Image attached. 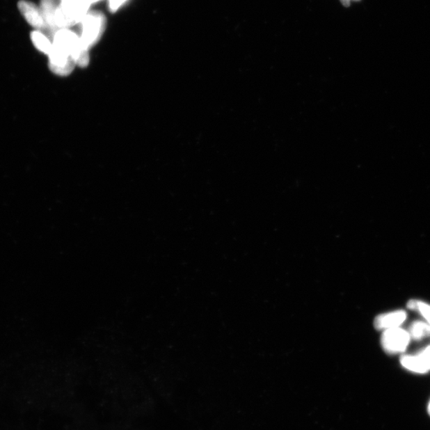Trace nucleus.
Masks as SVG:
<instances>
[{
	"label": "nucleus",
	"instance_id": "1",
	"mask_svg": "<svg viewBox=\"0 0 430 430\" xmlns=\"http://www.w3.org/2000/svg\"><path fill=\"white\" fill-rule=\"evenodd\" d=\"M54 44L67 51L76 65L86 67L90 63L89 49L82 42L81 37L68 29H60L55 33Z\"/></svg>",
	"mask_w": 430,
	"mask_h": 430
},
{
	"label": "nucleus",
	"instance_id": "2",
	"mask_svg": "<svg viewBox=\"0 0 430 430\" xmlns=\"http://www.w3.org/2000/svg\"><path fill=\"white\" fill-rule=\"evenodd\" d=\"M90 4V0H62L55 15L58 29H67L80 23L88 14Z\"/></svg>",
	"mask_w": 430,
	"mask_h": 430
},
{
	"label": "nucleus",
	"instance_id": "3",
	"mask_svg": "<svg viewBox=\"0 0 430 430\" xmlns=\"http://www.w3.org/2000/svg\"><path fill=\"white\" fill-rule=\"evenodd\" d=\"M106 16L99 12L88 13L82 19L81 40L88 49L100 40L106 29Z\"/></svg>",
	"mask_w": 430,
	"mask_h": 430
},
{
	"label": "nucleus",
	"instance_id": "4",
	"mask_svg": "<svg viewBox=\"0 0 430 430\" xmlns=\"http://www.w3.org/2000/svg\"><path fill=\"white\" fill-rule=\"evenodd\" d=\"M411 339L409 332L399 327L393 328L385 331L382 335L381 344L385 352L397 354L406 351Z\"/></svg>",
	"mask_w": 430,
	"mask_h": 430
},
{
	"label": "nucleus",
	"instance_id": "5",
	"mask_svg": "<svg viewBox=\"0 0 430 430\" xmlns=\"http://www.w3.org/2000/svg\"><path fill=\"white\" fill-rule=\"evenodd\" d=\"M49 69L55 74L67 76L74 70L76 63L71 55L64 49L53 43L51 52L48 54Z\"/></svg>",
	"mask_w": 430,
	"mask_h": 430
},
{
	"label": "nucleus",
	"instance_id": "6",
	"mask_svg": "<svg viewBox=\"0 0 430 430\" xmlns=\"http://www.w3.org/2000/svg\"><path fill=\"white\" fill-rule=\"evenodd\" d=\"M401 365L407 370L423 374L430 371V346L426 347L418 354L413 356H402L400 358Z\"/></svg>",
	"mask_w": 430,
	"mask_h": 430
},
{
	"label": "nucleus",
	"instance_id": "7",
	"mask_svg": "<svg viewBox=\"0 0 430 430\" xmlns=\"http://www.w3.org/2000/svg\"><path fill=\"white\" fill-rule=\"evenodd\" d=\"M18 7L22 15L32 26L41 30L46 29L47 26L46 20L44 19L41 9L38 8L35 4L21 0Z\"/></svg>",
	"mask_w": 430,
	"mask_h": 430
},
{
	"label": "nucleus",
	"instance_id": "8",
	"mask_svg": "<svg viewBox=\"0 0 430 430\" xmlns=\"http://www.w3.org/2000/svg\"><path fill=\"white\" fill-rule=\"evenodd\" d=\"M407 314L404 310L382 314L374 319V326L377 330L398 328L406 319Z\"/></svg>",
	"mask_w": 430,
	"mask_h": 430
},
{
	"label": "nucleus",
	"instance_id": "9",
	"mask_svg": "<svg viewBox=\"0 0 430 430\" xmlns=\"http://www.w3.org/2000/svg\"><path fill=\"white\" fill-rule=\"evenodd\" d=\"M57 5L55 0H42L41 10L46 20L47 26L49 27L55 34L58 31L56 22H55V15H56Z\"/></svg>",
	"mask_w": 430,
	"mask_h": 430
},
{
	"label": "nucleus",
	"instance_id": "10",
	"mask_svg": "<svg viewBox=\"0 0 430 430\" xmlns=\"http://www.w3.org/2000/svg\"><path fill=\"white\" fill-rule=\"evenodd\" d=\"M31 40L38 49H40L44 54H49L53 47V43L51 42L47 36L44 35L40 31H33L31 33Z\"/></svg>",
	"mask_w": 430,
	"mask_h": 430
},
{
	"label": "nucleus",
	"instance_id": "11",
	"mask_svg": "<svg viewBox=\"0 0 430 430\" xmlns=\"http://www.w3.org/2000/svg\"><path fill=\"white\" fill-rule=\"evenodd\" d=\"M411 337L415 340H421L430 336V325L422 321L413 322L410 327Z\"/></svg>",
	"mask_w": 430,
	"mask_h": 430
},
{
	"label": "nucleus",
	"instance_id": "12",
	"mask_svg": "<svg viewBox=\"0 0 430 430\" xmlns=\"http://www.w3.org/2000/svg\"><path fill=\"white\" fill-rule=\"evenodd\" d=\"M422 314V316L427 319V323L430 325V305L427 303L417 301V310Z\"/></svg>",
	"mask_w": 430,
	"mask_h": 430
},
{
	"label": "nucleus",
	"instance_id": "13",
	"mask_svg": "<svg viewBox=\"0 0 430 430\" xmlns=\"http://www.w3.org/2000/svg\"><path fill=\"white\" fill-rule=\"evenodd\" d=\"M128 0H109V9L111 12L115 13Z\"/></svg>",
	"mask_w": 430,
	"mask_h": 430
},
{
	"label": "nucleus",
	"instance_id": "14",
	"mask_svg": "<svg viewBox=\"0 0 430 430\" xmlns=\"http://www.w3.org/2000/svg\"><path fill=\"white\" fill-rule=\"evenodd\" d=\"M341 3L344 4V6L345 7H349L350 6V2L351 0H340Z\"/></svg>",
	"mask_w": 430,
	"mask_h": 430
},
{
	"label": "nucleus",
	"instance_id": "15",
	"mask_svg": "<svg viewBox=\"0 0 430 430\" xmlns=\"http://www.w3.org/2000/svg\"><path fill=\"white\" fill-rule=\"evenodd\" d=\"M98 1H100V0H90L91 3H97Z\"/></svg>",
	"mask_w": 430,
	"mask_h": 430
},
{
	"label": "nucleus",
	"instance_id": "16",
	"mask_svg": "<svg viewBox=\"0 0 430 430\" xmlns=\"http://www.w3.org/2000/svg\"><path fill=\"white\" fill-rule=\"evenodd\" d=\"M429 415H430V402H429Z\"/></svg>",
	"mask_w": 430,
	"mask_h": 430
},
{
	"label": "nucleus",
	"instance_id": "17",
	"mask_svg": "<svg viewBox=\"0 0 430 430\" xmlns=\"http://www.w3.org/2000/svg\"><path fill=\"white\" fill-rule=\"evenodd\" d=\"M355 1H360V0H355Z\"/></svg>",
	"mask_w": 430,
	"mask_h": 430
}]
</instances>
